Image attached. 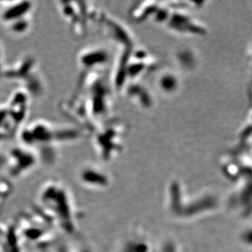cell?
<instances>
[{
  "mask_svg": "<svg viewBox=\"0 0 252 252\" xmlns=\"http://www.w3.org/2000/svg\"><path fill=\"white\" fill-rule=\"evenodd\" d=\"M22 142L26 146L52 145L51 143L75 140L79 136L74 129H61L43 121L36 122L22 131Z\"/></svg>",
  "mask_w": 252,
  "mask_h": 252,
  "instance_id": "cell-1",
  "label": "cell"
},
{
  "mask_svg": "<svg viewBox=\"0 0 252 252\" xmlns=\"http://www.w3.org/2000/svg\"><path fill=\"white\" fill-rule=\"evenodd\" d=\"M126 136V127L124 124L120 122H108L96 134V150L105 155L116 150H122Z\"/></svg>",
  "mask_w": 252,
  "mask_h": 252,
  "instance_id": "cell-2",
  "label": "cell"
},
{
  "mask_svg": "<svg viewBox=\"0 0 252 252\" xmlns=\"http://www.w3.org/2000/svg\"><path fill=\"white\" fill-rule=\"evenodd\" d=\"M32 9L33 7L31 2L22 1L7 2L5 6H2L0 18L4 24L8 26L22 20L29 19V15L31 14Z\"/></svg>",
  "mask_w": 252,
  "mask_h": 252,
  "instance_id": "cell-3",
  "label": "cell"
},
{
  "mask_svg": "<svg viewBox=\"0 0 252 252\" xmlns=\"http://www.w3.org/2000/svg\"><path fill=\"white\" fill-rule=\"evenodd\" d=\"M109 53L106 49L99 47L87 48L79 55V64L88 72H97L96 70L104 66L109 62Z\"/></svg>",
  "mask_w": 252,
  "mask_h": 252,
  "instance_id": "cell-4",
  "label": "cell"
},
{
  "mask_svg": "<svg viewBox=\"0 0 252 252\" xmlns=\"http://www.w3.org/2000/svg\"><path fill=\"white\" fill-rule=\"evenodd\" d=\"M2 45H1V43H0V61L2 59Z\"/></svg>",
  "mask_w": 252,
  "mask_h": 252,
  "instance_id": "cell-5",
  "label": "cell"
}]
</instances>
